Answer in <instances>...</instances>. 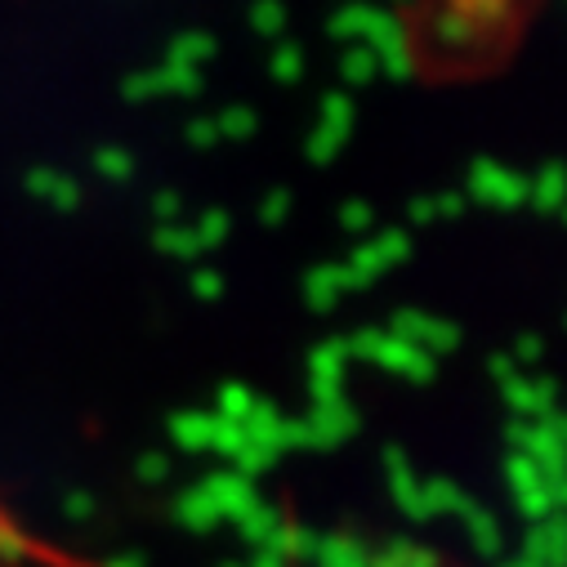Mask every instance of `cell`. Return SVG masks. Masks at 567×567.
<instances>
[]
</instances>
